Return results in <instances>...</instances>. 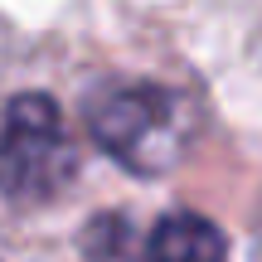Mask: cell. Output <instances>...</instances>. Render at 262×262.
Listing matches in <instances>:
<instances>
[{"label": "cell", "mask_w": 262, "mask_h": 262, "mask_svg": "<svg viewBox=\"0 0 262 262\" xmlns=\"http://www.w3.org/2000/svg\"><path fill=\"white\" fill-rule=\"evenodd\" d=\"M83 117L97 150H107L117 165L136 175L175 170L199 136V102L150 78H122V83L97 88L83 102Z\"/></svg>", "instance_id": "6da1fadb"}, {"label": "cell", "mask_w": 262, "mask_h": 262, "mask_svg": "<svg viewBox=\"0 0 262 262\" xmlns=\"http://www.w3.org/2000/svg\"><path fill=\"white\" fill-rule=\"evenodd\" d=\"M78 175V141L49 93H15L0 112V194L15 204L58 199Z\"/></svg>", "instance_id": "7a4b0ae2"}, {"label": "cell", "mask_w": 262, "mask_h": 262, "mask_svg": "<svg viewBox=\"0 0 262 262\" xmlns=\"http://www.w3.org/2000/svg\"><path fill=\"white\" fill-rule=\"evenodd\" d=\"M141 262H228V243L204 214H165Z\"/></svg>", "instance_id": "3957f363"}, {"label": "cell", "mask_w": 262, "mask_h": 262, "mask_svg": "<svg viewBox=\"0 0 262 262\" xmlns=\"http://www.w3.org/2000/svg\"><path fill=\"white\" fill-rule=\"evenodd\" d=\"M83 262H141L131 219L126 214H97L83 233Z\"/></svg>", "instance_id": "277c9868"}]
</instances>
